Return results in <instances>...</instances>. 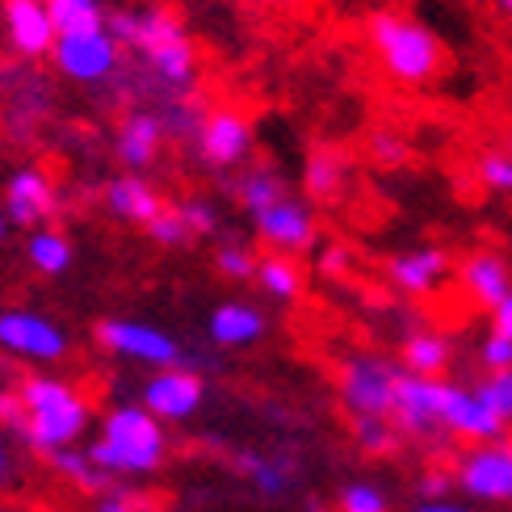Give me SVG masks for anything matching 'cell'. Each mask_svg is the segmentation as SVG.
<instances>
[{"label": "cell", "instance_id": "cell-27", "mask_svg": "<svg viewBox=\"0 0 512 512\" xmlns=\"http://www.w3.org/2000/svg\"><path fill=\"white\" fill-rule=\"evenodd\" d=\"M51 466L72 487H80V492H97L101 496V492H110V487H114V475H105L101 466L93 462L89 450H72V445H68V450H55L51 454Z\"/></svg>", "mask_w": 512, "mask_h": 512}, {"label": "cell", "instance_id": "cell-13", "mask_svg": "<svg viewBox=\"0 0 512 512\" xmlns=\"http://www.w3.org/2000/svg\"><path fill=\"white\" fill-rule=\"evenodd\" d=\"M194 143L210 168H236L252 152V122L240 110H210L198 126Z\"/></svg>", "mask_w": 512, "mask_h": 512}, {"label": "cell", "instance_id": "cell-36", "mask_svg": "<svg viewBox=\"0 0 512 512\" xmlns=\"http://www.w3.org/2000/svg\"><path fill=\"white\" fill-rule=\"evenodd\" d=\"M479 366H483V374H508L512 370V340L492 328L479 340Z\"/></svg>", "mask_w": 512, "mask_h": 512}, {"label": "cell", "instance_id": "cell-23", "mask_svg": "<svg viewBox=\"0 0 512 512\" xmlns=\"http://www.w3.org/2000/svg\"><path fill=\"white\" fill-rule=\"evenodd\" d=\"M403 370L420 378H445V370L454 366V340L445 332H408L403 336Z\"/></svg>", "mask_w": 512, "mask_h": 512}, {"label": "cell", "instance_id": "cell-2", "mask_svg": "<svg viewBox=\"0 0 512 512\" xmlns=\"http://www.w3.org/2000/svg\"><path fill=\"white\" fill-rule=\"evenodd\" d=\"M122 47H131L147 59V68L164 80L168 89H189L198 76V51L189 42L181 17L164 5H139V9H118L105 17Z\"/></svg>", "mask_w": 512, "mask_h": 512}, {"label": "cell", "instance_id": "cell-10", "mask_svg": "<svg viewBox=\"0 0 512 512\" xmlns=\"http://www.w3.org/2000/svg\"><path fill=\"white\" fill-rule=\"evenodd\" d=\"M93 336L101 349H110L126 361H143L152 370L181 366V340L152 324H139V319H101Z\"/></svg>", "mask_w": 512, "mask_h": 512}, {"label": "cell", "instance_id": "cell-37", "mask_svg": "<svg viewBox=\"0 0 512 512\" xmlns=\"http://www.w3.org/2000/svg\"><path fill=\"white\" fill-rule=\"evenodd\" d=\"M181 215H185V223H189L194 236H215L219 231V210H215V202H206V198L181 202Z\"/></svg>", "mask_w": 512, "mask_h": 512}, {"label": "cell", "instance_id": "cell-14", "mask_svg": "<svg viewBox=\"0 0 512 512\" xmlns=\"http://www.w3.org/2000/svg\"><path fill=\"white\" fill-rule=\"evenodd\" d=\"M256 223V236H261L273 252H286V256H298V252H307L319 236V227H315V215H311V206L307 202H298V198H282V202H273L269 210H261V215L252 219Z\"/></svg>", "mask_w": 512, "mask_h": 512}, {"label": "cell", "instance_id": "cell-5", "mask_svg": "<svg viewBox=\"0 0 512 512\" xmlns=\"http://www.w3.org/2000/svg\"><path fill=\"white\" fill-rule=\"evenodd\" d=\"M399 378L403 366H395L391 357H378V353H353L340 361V374H336V391L345 412L357 416H387L395 412V391H399Z\"/></svg>", "mask_w": 512, "mask_h": 512}, {"label": "cell", "instance_id": "cell-34", "mask_svg": "<svg viewBox=\"0 0 512 512\" xmlns=\"http://www.w3.org/2000/svg\"><path fill=\"white\" fill-rule=\"evenodd\" d=\"M143 231H147V236H152L160 248H181L189 236H194V231H189V223H185V215H181V206H164Z\"/></svg>", "mask_w": 512, "mask_h": 512}, {"label": "cell", "instance_id": "cell-20", "mask_svg": "<svg viewBox=\"0 0 512 512\" xmlns=\"http://www.w3.org/2000/svg\"><path fill=\"white\" fill-rule=\"evenodd\" d=\"M164 135H168V126L164 118L156 114H147V110H135V114H126L122 126H118V160L126 164V173H139V168H147L156 156H160V147H164Z\"/></svg>", "mask_w": 512, "mask_h": 512}, {"label": "cell", "instance_id": "cell-48", "mask_svg": "<svg viewBox=\"0 0 512 512\" xmlns=\"http://www.w3.org/2000/svg\"><path fill=\"white\" fill-rule=\"evenodd\" d=\"M282 5H307V0H282Z\"/></svg>", "mask_w": 512, "mask_h": 512}, {"label": "cell", "instance_id": "cell-22", "mask_svg": "<svg viewBox=\"0 0 512 512\" xmlns=\"http://www.w3.org/2000/svg\"><path fill=\"white\" fill-rule=\"evenodd\" d=\"M105 206H110V215H118L122 223H139V227H147L164 210L160 194L139 173H122L105 185Z\"/></svg>", "mask_w": 512, "mask_h": 512}, {"label": "cell", "instance_id": "cell-11", "mask_svg": "<svg viewBox=\"0 0 512 512\" xmlns=\"http://www.w3.org/2000/svg\"><path fill=\"white\" fill-rule=\"evenodd\" d=\"M206 399V382L198 370L189 366H168V370H156L152 378L143 382V395L139 403L152 412L160 424H181L189 420Z\"/></svg>", "mask_w": 512, "mask_h": 512}, {"label": "cell", "instance_id": "cell-21", "mask_svg": "<svg viewBox=\"0 0 512 512\" xmlns=\"http://www.w3.org/2000/svg\"><path fill=\"white\" fill-rule=\"evenodd\" d=\"M206 332L219 349H248L265 336V315L252 303H219L206 319Z\"/></svg>", "mask_w": 512, "mask_h": 512}, {"label": "cell", "instance_id": "cell-52", "mask_svg": "<svg viewBox=\"0 0 512 512\" xmlns=\"http://www.w3.org/2000/svg\"><path fill=\"white\" fill-rule=\"evenodd\" d=\"M508 445H512V433H508Z\"/></svg>", "mask_w": 512, "mask_h": 512}, {"label": "cell", "instance_id": "cell-18", "mask_svg": "<svg viewBox=\"0 0 512 512\" xmlns=\"http://www.w3.org/2000/svg\"><path fill=\"white\" fill-rule=\"evenodd\" d=\"M5 215L17 227H42L55 215V185L42 168H17L5 185Z\"/></svg>", "mask_w": 512, "mask_h": 512}, {"label": "cell", "instance_id": "cell-16", "mask_svg": "<svg viewBox=\"0 0 512 512\" xmlns=\"http://www.w3.org/2000/svg\"><path fill=\"white\" fill-rule=\"evenodd\" d=\"M387 277H391V286L399 294L429 298V294H437L445 286V277H450V252L433 248V244L408 248V252H399V256L387 261Z\"/></svg>", "mask_w": 512, "mask_h": 512}, {"label": "cell", "instance_id": "cell-1", "mask_svg": "<svg viewBox=\"0 0 512 512\" xmlns=\"http://www.w3.org/2000/svg\"><path fill=\"white\" fill-rule=\"evenodd\" d=\"M84 424H89V399L72 382L30 374L17 382V412L5 420V429L30 450L55 454L80 441Z\"/></svg>", "mask_w": 512, "mask_h": 512}, {"label": "cell", "instance_id": "cell-51", "mask_svg": "<svg viewBox=\"0 0 512 512\" xmlns=\"http://www.w3.org/2000/svg\"><path fill=\"white\" fill-rule=\"evenodd\" d=\"M0 512H13V508H0Z\"/></svg>", "mask_w": 512, "mask_h": 512}, {"label": "cell", "instance_id": "cell-38", "mask_svg": "<svg viewBox=\"0 0 512 512\" xmlns=\"http://www.w3.org/2000/svg\"><path fill=\"white\" fill-rule=\"evenodd\" d=\"M370 156L378 164H387V168H399L403 160H408V139L395 135V131H374L370 135Z\"/></svg>", "mask_w": 512, "mask_h": 512}, {"label": "cell", "instance_id": "cell-3", "mask_svg": "<svg viewBox=\"0 0 512 512\" xmlns=\"http://www.w3.org/2000/svg\"><path fill=\"white\" fill-rule=\"evenodd\" d=\"M89 454L114 479L156 475L168 458V437H164V424L143 403H122V408L105 412L101 437L89 445Z\"/></svg>", "mask_w": 512, "mask_h": 512}, {"label": "cell", "instance_id": "cell-46", "mask_svg": "<svg viewBox=\"0 0 512 512\" xmlns=\"http://www.w3.org/2000/svg\"><path fill=\"white\" fill-rule=\"evenodd\" d=\"M9 236V215H5V206H0V240Z\"/></svg>", "mask_w": 512, "mask_h": 512}, {"label": "cell", "instance_id": "cell-41", "mask_svg": "<svg viewBox=\"0 0 512 512\" xmlns=\"http://www.w3.org/2000/svg\"><path fill=\"white\" fill-rule=\"evenodd\" d=\"M349 265H353V256H349V248H328L324 256H319V269L324 273H332V277H340V273H349Z\"/></svg>", "mask_w": 512, "mask_h": 512}, {"label": "cell", "instance_id": "cell-39", "mask_svg": "<svg viewBox=\"0 0 512 512\" xmlns=\"http://www.w3.org/2000/svg\"><path fill=\"white\" fill-rule=\"evenodd\" d=\"M93 512H147V500L114 483L110 492H101V496L93 500Z\"/></svg>", "mask_w": 512, "mask_h": 512}, {"label": "cell", "instance_id": "cell-40", "mask_svg": "<svg viewBox=\"0 0 512 512\" xmlns=\"http://www.w3.org/2000/svg\"><path fill=\"white\" fill-rule=\"evenodd\" d=\"M454 487V471H424L420 475V500H441Z\"/></svg>", "mask_w": 512, "mask_h": 512}, {"label": "cell", "instance_id": "cell-31", "mask_svg": "<svg viewBox=\"0 0 512 512\" xmlns=\"http://www.w3.org/2000/svg\"><path fill=\"white\" fill-rule=\"evenodd\" d=\"M336 508H340V512H391V500H387V492H382L378 483L353 479V483L340 487Z\"/></svg>", "mask_w": 512, "mask_h": 512}, {"label": "cell", "instance_id": "cell-24", "mask_svg": "<svg viewBox=\"0 0 512 512\" xmlns=\"http://www.w3.org/2000/svg\"><path fill=\"white\" fill-rule=\"evenodd\" d=\"M349 185V160L336 147H315L303 164V189L311 202H336Z\"/></svg>", "mask_w": 512, "mask_h": 512}, {"label": "cell", "instance_id": "cell-29", "mask_svg": "<svg viewBox=\"0 0 512 512\" xmlns=\"http://www.w3.org/2000/svg\"><path fill=\"white\" fill-rule=\"evenodd\" d=\"M399 441H403V433L395 429V420H387V416H357L353 420V445L361 454L387 458V454L399 450Z\"/></svg>", "mask_w": 512, "mask_h": 512}, {"label": "cell", "instance_id": "cell-47", "mask_svg": "<svg viewBox=\"0 0 512 512\" xmlns=\"http://www.w3.org/2000/svg\"><path fill=\"white\" fill-rule=\"evenodd\" d=\"M496 5H500V9H504V13L512 17V0H496Z\"/></svg>", "mask_w": 512, "mask_h": 512}, {"label": "cell", "instance_id": "cell-6", "mask_svg": "<svg viewBox=\"0 0 512 512\" xmlns=\"http://www.w3.org/2000/svg\"><path fill=\"white\" fill-rule=\"evenodd\" d=\"M55 68L76 80V84H101L118 72V59H122V42L114 38V30L105 26H84V30H68L55 38Z\"/></svg>", "mask_w": 512, "mask_h": 512}, {"label": "cell", "instance_id": "cell-30", "mask_svg": "<svg viewBox=\"0 0 512 512\" xmlns=\"http://www.w3.org/2000/svg\"><path fill=\"white\" fill-rule=\"evenodd\" d=\"M47 9H51V17H55L59 34L84 30V26H101V21H105L101 0H47Z\"/></svg>", "mask_w": 512, "mask_h": 512}, {"label": "cell", "instance_id": "cell-43", "mask_svg": "<svg viewBox=\"0 0 512 512\" xmlns=\"http://www.w3.org/2000/svg\"><path fill=\"white\" fill-rule=\"evenodd\" d=\"M492 328H496L500 336H508V340H512V294H508L504 303L492 311Z\"/></svg>", "mask_w": 512, "mask_h": 512}, {"label": "cell", "instance_id": "cell-19", "mask_svg": "<svg viewBox=\"0 0 512 512\" xmlns=\"http://www.w3.org/2000/svg\"><path fill=\"white\" fill-rule=\"evenodd\" d=\"M236 471L256 487L261 496L269 500H282L294 492L298 483V471H303V462H298V454L290 450H277V454H261V450H244L236 454Z\"/></svg>", "mask_w": 512, "mask_h": 512}, {"label": "cell", "instance_id": "cell-15", "mask_svg": "<svg viewBox=\"0 0 512 512\" xmlns=\"http://www.w3.org/2000/svg\"><path fill=\"white\" fill-rule=\"evenodd\" d=\"M0 13H5V38H9V47L17 55L38 59V55L55 51L59 26H55V17L47 9V0H5Z\"/></svg>", "mask_w": 512, "mask_h": 512}, {"label": "cell", "instance_id": "cell-35", "mask_svg": "<svg viewBox=\"0 0 512 512\" xmlns=\"http://www.w3.org/2000/svg\"><path fill=\"white\" fill-rule=\"evenodd\" d=\"M256 265H261V256H252L240 244H223L215 252V269L227 277V282H256Z\"/></svg>", "mask_w": 512, "mask_h": 512}, {"label": "cell", "instance_id": "cell-44", "mask_svg": "<svg viewBox=\"0 0 512 512\" xmlns=\"http://www.w3.org/2000/svg\"><path fill=\"white\" fill-rule=\"evenodd\" d=\"M17 412V391H9L5 382H0V420H9Z\"/></svg>", "mask_w": 512, "mask_h": 512}, {"label": "cell", "instance_id": "cell-8", "mask_svg": "<svg viewBox=\"0 0 512 512\" xmlns=\"http://www.w3.org/2000/svg\"><path fill=\"white\" fill-rule=\"evenodd\" d=\"M0 353L17 361H34V366H51V361L68 357V332L42 311L9 307L0 311Z\"/></svg>", "mask_w": 512, "mask_h": 512}, {"label": "cell", "instance_id": "cell-32", "mask_svg": "<svg viewBox=\"0 0 512 512\" xmlns=\"http://www.w3.org/2000/svg\"><path fill=\"white\" fill-rule=\"evenodd\" d=\"M479 399L492 408V416L504 424V429H512V370L508 374H483L475 382Z\"/></svg>", "mask_w": 512, "mask_h": 512}, {"label": "cell", "instance_id": "cell-49", "mask_svg": "<svg viewBox=\"0 0 512 512\" xmlns=\"http://www.w3.org/2000/svg\"><path fill=\"white\" fill-rule=\"evenodd\" d=\"M5 479H9V475H0V487H5Z\"/></svg>", "mask_w": 512, "mask_h": 512}, {"label": "cell", "instance_id": "cell-26", "mask_svg": "<svg viewBox=\"0 0 512 512\" xmlns=\"http://www.w3.org/2000/svg\"><path fill=\"white\" fill-rule=\"evenodd\" d=\"M26 256H30V265L38 273L59 277V273H68V265H72V240L63 236V231H55V227H34L30 240H26Z\"/></svg>", "mask_w": 512, "mask_h": 512}, {"label": "cell", "instance_id": "cell-45", "mask_svg": "<svg viewBox=\"0 0 512 512\" xmlns=\"http://www.w3.org/2000/svg\"><path fill=\"white\" fill-rule=\"evenodd\" d=\"M0 475H9V445H5V437H0Z\"/></svg>", "mask_w": 512, "mask_h": 512}, {"label": "cell", "instance_id": "cell-50", "mask_svg": "<svg viewBox=\"0 0 512 512\" xmlns=\"http://www.w3.org/2000/svg\"><path fill=\"white\" fill-rule=\"evenodd\" d=\"M508 152H512V135H508Z\"/></svg>", "mask_w": 512, "mask_h": 512}, {"label": "cell", "instance_id": "cell-17", "mask_svg": "<svg viewBox=\"0 0 512 512\" xmlns=\"http://www.w3.org/2000/svg\"><path fill=\"white\" fill-rule=\"evenodd\" d=\"M458 286H462V294L471 298L475 307L496 311L504 298L512 294V265H508V256H500L496 248L471 252L458 265Z\"/></svg>", "mask_w": 512, "mask_h": 512}, {"label": "cell", "instance_id": "cell-12", "mask_svg": "<svg viewBox=\"0 0 512 512\" xmlns=\"http://www.w3.org/2000/svg\"><path fill=\"white\" fill-rule=\"evenodd\" d=\"M441 424L445 433L466 441V445H487V441H504V424L492 416V408L479 399L475 387H458V382H445L441 395Z\"/></svg>", "mask_w": 512, "mask_h": 512}, {"label": "cell", "instance_id": "cell-33", "mask_svg": "<svg viewBox=\"0 0 512 512\" xmlns=\"http://www.w3.org/2000/svg\"><path fill=\"white\" fill-rule=\"evenodd\" d=\"M475 177L483 189H492V194H512V152H483L475 160Z\"/></svg>", "mask_w": 512, "mask_h": 512}, {"label": "cell", "instance_id": "cell-42", "mask_svg": "<svg viewBox=\"0 0 512 512\" xmlns=\"http://www.w3.org/2000/svg\"><path fill=\"white\" fill-rule=\"evenodd\" d=\"M412 512H475V508H471V504H462V500L441 496V500H416Z\"/></svg>", "mask_w": 512, "mask_h": 512}, {"label": "cell", "instance_id": "cell-7", "mask_svg": "<svg viewBox=\"0 0 512 512\" xmlns=\"http://www.w3.org/2000/svg\"><path fill=\"white\" fill-rule=\"evenodd\" d=\"M454 487L475 504H512V445L487 441L462 450L454 462Z\"/></svg>", "mask_w": 512, "mask_h": 512}, {"label": "cell", "instance_id": "cell-25", "mask_svg": "<svg viewBox=\"0 0 512 512\" xmlns=\"http://www.w3.org/2000/svg\"><path fill=\"white\" fill-rule=\"evenodd\" d=\"M256 286L269 298H277V303H294V298L303 294V269H298L294 256L269 252V256H261V265H256Z\"/></svg>", "mask_w": 512, "mask_h": 512}, {"label": "cell", "instance_id": "cell-4", "mask_svg": "<svg viewBox=\"0 0 512 512\" xmlns=\"http://www.w3.org/2000/svg\"><path fill=\"white\" fill-rule=\"evenodd\" d=\"M366 38H370L374 59L382 63V72L399 84H412V89L416 84H429L445 68L441 38L408 13H395V9L374 13L366 21Z\"/></svg>", "mask_w": 512, "mask_h": 512}, {"label": "cell", "instance_id": "cell-28", "mask_svg": "<svg viewBox=\"0 0 512 512\" xmlns=\"http://www.w3.org/2000/svg\"><path fill=\"white\" fill-rule=\"evenodd\" d=\"M236 194H240V206L256 219L261 210H269L273 202H282V198H286V181L277 177L273 168L256 164V168H248V173L236 181Z\"/></svg>", "mask_w": 512, "mask_h": 512}, {"label": "cell", "instance_id": "cell-9", "mask_svg": "<svg viewBox=\"0 0 512 512\" xmlns=\"http://www.w3.org/2000/svg\"><path fill=\"white\" fill-rule=\"evenodd\" d=\"M441 395H445V378H420L403 370L399 391H395V429L408 441H424V445H441L445 424H441Z\"/></svg>", "mask_w": 512, "mask_h": 512}]
</instances>
